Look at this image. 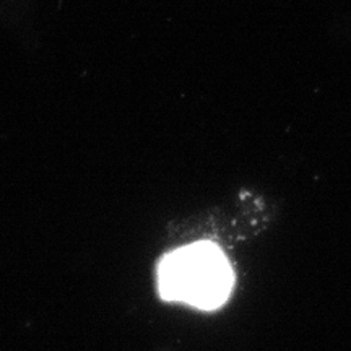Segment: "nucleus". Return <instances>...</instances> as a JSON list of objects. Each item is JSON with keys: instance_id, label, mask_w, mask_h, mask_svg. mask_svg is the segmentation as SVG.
I'll use <instances>...</instances> for the list:
<instances>
[{"instance_id": "obj_1", "label": "nucleus", "mask_w": 351, "mask_h": 351, "mask_svg": "<svg viewBox=\"0 0 351 351\" xmlns=\"http://www.w3.org/2000/svg\"><path fill=\"white\" fill-rule=\"evenodd\" d=\"M163 295L199 307L221 304L231 287V270L212 245H194L169 256L160 270Z\"/></svg>"}]
</instances>
